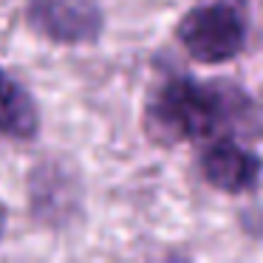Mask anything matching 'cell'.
Segmentation results:
<instances>
[{"instance_id":"cell-1","label":"cell","mask_w":263,"mask_h":263,"mask_svg":"<svg viewBox=\"0 0 263 263\" xmlns=\"http://www.w3.org/2000/svg\"><path fill=\"white\" fill-rule=\"evenodd\" d=\"M232 102L218 85L173 77L147 99V133L161 144L201 142L229 122Z\"/></svg>"},{"instance_id":"cell-2","label":"cell","mask_w":263,"mask_h":263,"mask_svg":"<svg viewBox=\"0 0 263 263\" xmlns=\"http://www.w3.org/2000/svg\"><path fill=\"white\" fill-rule=\"evenodd\" d=\"M176 34L184 51L206 65L229 63L246 46V23L229 3L190 9L178 23Z\"/></svg>"},{"instance_id":"cell-3","label":"cell","mask_w":263,"mask_h":263,"mask_svg":"<svg viewBox=\"0 0 263 263\" xmlns=\"http://www.w3.org/2000/svg\"><path fill=\"white\" fill-rule=\"evenodd\" d=\"M26 20L34 34L63 46L93 43L102 34L97 0H26Z\"/></svg>"},{"instance_id":"cell-4","label":"cell","mask_w":263,"mask_h":263,"mask_svg":"<svg viewBox=\"0 0 263 263\" xmlns=\"http://www.w3.org/2000/svg\"><path fill=\"white\" fill-rule=\"evenodd\" d=\"M29 206L31 215L43 223H60L71 221L80 210V181L65 161H43L29 176Z\"/></svg>"},{"instance_id":"cell-5","label":"cell","mask_w":263,"mask_h":263,"mask_svg":"<svg viewBox=\"0 0 263 263\" xmlns=\"http://www.w3.org/2000/svg\"><path fill=\"white\" fill-rule=\"evenodd\" d=\"M201 173L221 193H249L257 187L263 173V161L252 150L229 136H218L201 153Z\"/></svg>"},{"instance_id":"cell-6","label":"cell","mask_w":263,"mask_h":263,"mask_svg":"<svg viewBox=\"0 0 263 263\" xmlns=\"http://www.w3.org/2000/svg\"><path fill=\"white\" fill-rule=\"evenodd\" d=\"M37 130H40V114L31 93L6 71H0V136L34 139Z\"/></svg>"},{"instance_id":"cell-7","label":"cell","mask_w":263,"mask_h":263,"mask_svg":"<svg viewBox=\"0 0 263 263\" xmlns=\"http://www.w3.org/2000/svg\"><path fill=\"white\" fill-rule=\"evenodd\" d=\"M3 227H6V210H3V204H0V235H3Z\"/></svg>"}]
</instances>
